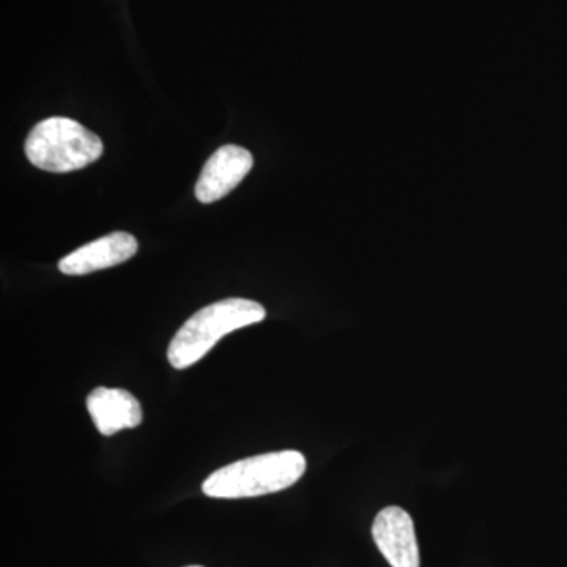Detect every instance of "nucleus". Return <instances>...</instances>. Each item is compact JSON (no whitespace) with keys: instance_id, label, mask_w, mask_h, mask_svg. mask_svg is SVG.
<instances>
[{"instance_id":"8","label":"nucleus","mask_w":567,"mask_h":567,"mask_svg":"<svg viewBox=\"0 0 567 567\" xmlns=\"http://www.w3.org/2000/svg\"><path fill=\"white\" fill-rule=\"evenodd\" d=\"M186 567H203V566H186Z\"/></svg>"},{"instance_id":"7","label":"nucleus","mask_w":567,"mask_h":567,"mask_svg":"<svg viewBox=\"0 0 567 567\" xmlns=\"http://www.w3.org/2000/svg\"><path fill=\"white\" fill-rule=\"evenodd\" d=\"M87 410L100 434L111 436L142 423V406L130 391L95 388L87 395Z\"/></svg>"},{"instance_id":"5","label":"nucleus","mask_w":567,"mask_h":567,"mask_svg":"<svg viewBox=\"0 0 567 567\" xmlns=\"http://www.w3.org/2000/svg\"><path fill=\"white\" fill-rule=\"evenodd\" d=\"M372 536L391 567H420L415 524L405 509L388 506L377 514Z\"/></svg>"},{"instance_id":"4","label":"nucleus","mask_w":567,"mask_h":567,"mask_svg":"<svg viewBox=\"0 0 567 567\" xmlns=\"http://www.w3.org/2000/svg\"><path fill=\"white\" fill-rule=\"evenodd\" d=\"M251 152L238 145H224L205 163L196 183V197L199 203L213 204L233 193L249 171L252 169Z\"/></svg>"},{"instance_id":"1","label":"nucleus","mask_w":567,"mask_h":567,"mask_svg":"<svg viewBox=\"0 0 567 567\" xmlns=\"http://www.w3.org/2000/svg\"><path fill=\"white\" fill-rule=\"evenodd\" d=\"M265 316L262 305L246 298H227L205 306L175 333L167 349V360L178 371L189 368L203 360L224 336L262 322Z\"/></svg>"},{"instance_id":"2","label":"nucleus","mask_w":567,"mask_h":567,"mask_svg":"<svg viewBox=\"0 0 567 567\" xmlns=\"http://www.w3.org/2000/svg\"><path fill=\"white\" fill-rule=\"evenodd\" d=\"M306 458L298 451L260 454L234 462L213 472L203 492L212 498H254L292 487L306 472Z\"/></svg>"},{"instance_id":"3","label":"nucleus","mask_w":567,"mask_h":567,"mask_svg":"<svg viewBox=\"0 0 567 567\" xmlns=\"http://www.w3.org/2000/svg\"><path fill=\"white\" fill-rule=\"evenodd\" d=\"M103 142L76 121L50 117L35 125L25 141L29 162L48 173L65 174L95 163L103 155Z\"/></svg>"},{"instance_id":"6","label":"nucleus","mask_w":567,"mask_h":567,"mask_svg":"<svg viewBox=\"0 0 567 567\" xmlns=\"http://www.w3.org/2000/svg\"><path fill=\"white\" fill-rule=\"evenodd\" d=\"M137 252V240L128 233H112L81 246L59 262L63 275L84 276L104 268L117 267Z\"/></svg>"}]
</instances>
